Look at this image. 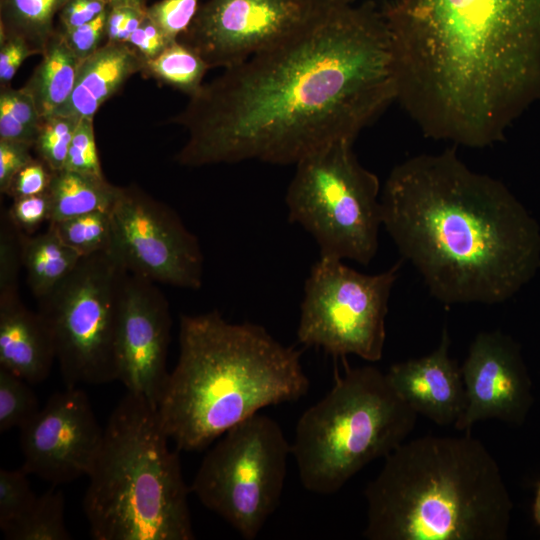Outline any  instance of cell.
<instances>
[{
  "label": "cell",
  "instance_id": "cell-1",
  "mask_svg": "<svg viewBox=\"0 0 540 540\" xmlns=\"http://www.w3.org/2000/svg\"><path fill=\"white\" fill-rule=\"evenodd\" d=\"M396 101L389 29L371 2L321 9L297 33L204 83L171 122L181 166L295 165Z\"/></svg>",
  "mask_w": 540,
  "mask_h": 540
},
{
  "label": "cell",
  "instance_id": "cell-2",
  "mask_svg": "<svg viewBox=\"0 0 540 540\" xmlns=\"http://www.w3.org/2000/svg\"><path fill=\"white\" fill-rule=\"evenodd\" d=\"M382 12L396 101L426 137L484 148L540 101V0H395Z\"/></svg>",
  "mask_w": 540,
  "mask_h": 540
},
{
  "label": "cell",
  "instance_id": "cell-3",
  "mask_svg": "<svg viewBox=\"0 0 540 540\" xmlns=\"http://www.w3.org/2000/svg\"><path fill=\"white\" fill-rule=\"evenodd\" d=\"M382 226L443 304H498L540 268V226L500 180L454 149L395 166L381 191Z\"/></svg>",
  "mask_w": 540,
  "mask_h": 540
},
{
  "label": "cell",
  "instance_id": "cell-4",
  "mask_svg": "<svg viewBox=\"0 0 540 540\" xmlns=\"http://www.w3.org/2000/svg\"><path fill=\"white\" fill-rule=\"evenodd\" d=\"M310 381L301 352L263 326L213 310L183 314L179 356L157 409L179 451H202L262 408L294 402Z\"/></svg>",
  "mask_w": 540,
  "mask_h": 540
},
{
  "label": "cell",
  "instance_id": "cell-5",
  "mask_svg": "<svg viewBox=\"0 0 540 540\" xmlns=\"http://www.w3.org/2000/svg\"><path fill=\"white\" fill-rule=\"evenodd\" d=\"M364 497L369 540H505L513 509L495 458L470 433L406 440Z\"/></svg>",
  "mask_w": 540,
  "mask_h": 540
},
{
  "label": "cell",
  "instance_id": "cell-6",
  "mask_svg": "<svg viewBox=\"0 0 540 540\" xmlns=\"http://www.w3.org/2000/svg\"><path fill=\"white\" fill-rule=\"evenodd\" d=\"M157 409L127 392L110 414L83 510L95 540H193L190 487Z\"/></svg>",
  "mask_w": 540,
  "mask_h": 540
},
{
  "label": "cell",
  "instance_id": "cell-7",
  "mask_svg": "<svg viewBox=\"0 0 540 540\" xmlns=\"http://www.w3.org/2000/svg\"><path fill=\"white\" fill-rule=\"evenodd\" d=\"M418 414L374 366L350 368L300 416L291 455L303 487L338 492L370 462L406 441Z\"/></svg>",
  "mask_w": 540,
  "mask_h": 540
},
{
  "label": "cell",
  "instance_id": "cell-8",
  "mask_svg": "<svg viewBox=\"0 0 540 540\" xmlns=\"http://www.w3.org/2000/svg\"><path fill=\"white\" fill-rule=\"evenodd\" d=\"M294 166L285 195L289 221L314 238L320 256L368 265L379 246L382 190L353 143L331 144Z\"/></svg>",
  "mask_w": 540,
  "mask_h": 540
},
{
  "label": "cell",
  "instance_id": "cell-9",
  "mask_svg": "<svg viewBox=\"0 0 540 540\" xmlns=\"http://www.w3.org/2000/svg\"><path fill=\"white\" fill-rule=\"evenodd\" d=\"M128 271L110 251L82 257L38 312L68 388L117 381V332Z\"/></svg>",
  "mask_w": 540,
  "mask_h": 540
},
{
  "label": "cell",
  "instance_id": "cell-10",
  "mask_svg": "<svg viewBox=\"0 0 540 540\" xmlns=\"http://www.w3.org/2000/svg\"><path fill=\"white\" fill-rule=\"evenodd\" d=\"M289 455L291 445L280 425L258 412L207 452L191 493L243 539L254 540L279 506Z\"/></svg>",
  "mask_w": 540,
  "mask_h": 540
},
{
  "label": "cell",
  "instance_id": "cell-11",
  "mask_svg": "<svg viewBox=\"0 0 540 540\" xmlns=\"http://www.w3.org/2000/svg\"><path fill=\"white\" fill-rule=\"evenodd\" d=\"M400 263L368 275L343 260L319 256L304 285L297 328L299 343L334 357L356 355L370 362L383 356L385 321Z\"/></svg>",
  "mask_w": 540,
  "mask_h": 540
},
{
  "label": "cell",
  "instance_id": "cell-12",
  "mask_svg": "<svg viewBox=\"0 0 540 540\" xmlns=\"http://www.w3.org/2000/svg\"><path fill=\"white\" fill-rule=\"evenodd\" d=\"M110 216V252L128 273L173 287L201 288L199 240L170 206L137 185L118 186Z\"/></svg>",
  "mask_w": 540,
  "mask_h": 540
},
{
  "label": "cell",
  "instance_id": "cell-13",
  "mask_svg": "<svg viewBox=\"0 0 540 540\" xmlns=\"http://www.w3.org/2000/svg\"><path fill=\"white\" fill-rule=\"evenodd\" d=\"M319 10L306 0H206L178 41L210 69H227L285 41Z\"/></svg>",
  "mask_w": 540,
  "mask_h": 540
},
{
  "label": "cell",
  "instance_id": "cell-14",
  "mask_svg": "<svg viewBox=\"0 0 540 540\" xmlns=\"http://www.w3.org/2000/svg\"><path fill=\"white\" fill-rule=\"evenodd\" d=\"M19 432L22 468L57 486L88 476L104 427L85 391L66 387L50 396Z\"/></svg>",
  "mask_w": 540,
  "mask_h": 540
},
{
  "label": "cell",
  "instance_id": "cell-15",
  "mask_svg": "<svg viewBox=\"0 0 540 540\" xmlns=\"http://www.w3.org/2000/svg\"><path fill=\"white\" fill-rule=\"evenodd\" d=\"M155 284L128 274L118 322L117 381L158 406L170 373L172 319L169 303Z\"/></svg>",
  "mask_w": 540,
  "mask_h": 540
},
{
  "label": "cell",
  "instance_id": "cell-16",
  "mask_svg": "<svg viewBox=\"0 0 540 540\" xmlns=\"http://www.w3.org/2000/svg\"><path fill=\"white\" fill-rule=\"evenodd\" d=\"M466 405L454 427L470 433L478 421L524 423L534 402L532 383L519 344L503 332L483 331L470 344L461 366Z\"/></svg>",
  "mask_w": 540,
  "mask_h": 540
},
{
  "label": "cell",
  "instance_id": "cell-17",
  "mask_svg": "<svg viewBox=\"0 0 540 540\" xmlns=\"http://www.w3.org/2000/svg\"><path fill=\"white\" fill-rule=\"evenodd\" d=\"M450 338L443 330L431 353L390 366L386 372L399 396L419 415L439 426L455 425L465 405L461 367L449 354Z\"/></svg>",
  "mask_w": 540,
  "mask_h": 540
},
{
  "label": "cell",
  "instance_id": "cell-18",
  "mask_svg": "<svg viewBox=\"0 0 540 540\" xmlns=\"http://www.w3.org/2000/svg\"><path fill=\"white\" fill-rule=\"evenodd\" d=\"M55 360L54 341L39 312L20 296L0 300V367L33 385L46 380Z\"/></svg>",
  "mask_w": 540,
  "mask_h": 540
},
{
  "label": "cell",
  "instance_id": "cell-19",
  "mask_svg": "<svg viewBox=\"0 0 540 540\" xmlns=\"http://www.w3.org/2000/svg\"><path fill=\"white\" fill-rule=\"evenodd\" d=\"M143 63L127 43L106 42L81 61L70 97L54 114L94 118L130 77L141 72Z\"/></svg>",
  "mask_w": 540,
  "mask_h": 540
},
{
  "label": "cell",
  "instance_id": "cell-20",
  "mask_svg": "<svg viewBox=\"0 0 540 540\" xmlns=\"http://www.w3.org/2000/svg\"><path fill=\"white\" fill-rule=\"evenodd\" d=\"M41 56L22 88L31 95L43 118L54 114L68 100L81 61L57 29Z\"/></svg>",
  "mask_w": 540,
  "mask_h": 540
},
{
  "label": "cell",
  "instance_id": "cell-21",
  "mask_svg": "<svg viewBox=\"0 0 540 540\" xmlns=\"http://www.w3.org/2000/svg\"><path fill=\"white\" fill-rule=\"evenodd\" d=\"M81 258L49 224L45 232L37 235L22 232V263L27 284L37 300L53 291Z\"/></svg>",
  "mask_w": 540,
  "mask_h": 540
},
{
  "label": "cell",
  "instance_id": "cell-22",
  "mask_svg": "<svg viewBox=\"0 0 540 540\" xmlns=\"http://www.w3.org/2000/svg\"><path fill=\"white\" fill-rule=\"evenodd\" d=\"M117 189L118 186L110 184L105 177L67 169L53 171L47 191L51 203L50 221L96 211L110 212Z\"/></svg>",
  "mask_w": 540,
  "mask_h": 540
},
{
  "label": "cell",
  "instance_id": "cell-23",
  "mask_svg": "<svg viewBox=\"0 0 540 540\" xmlns=\"http://www.w3.org/2000/svg\"><path fill=\"white\" fill-rule=\"evenodd\" d=\"M67 0H0V38L24 39L42 54L55 33V18Z\"/></svg>",
  "mask_w": 540,
  "mask_h": 540
},
{
  "label": "cell",
  "instance_id": "cell-24",
  "mask_svg": "<svg viewBox=\"0 0 540 540\" xmlns=\"http://www.w3.org/2000/svg\"><path fill=\"white\" fill-rule=\"evenodd\" d=\"M209 69L198 53L177 40L157 57L144 61L140 73L191 97L203 86Z\"/></svg>",
  "mask_w": 540,
  "mask_h": 540
},
{
  "label": "cell",
  "instance_id": "cell-25",
  "mask_svg": "<svg viewBox=\"0 0 540 540\" xmlns=\"http://www.w3.org/2000/svg\"><path fill=\"white\" fill-rule=\"evenodd\" d=\"M65 498L54 487L37 496L31 507L3 532L8 540H70L66 528Z\"/></svg>",
  "mask_w": 540,
  "mask_h": 540
},
{
  "label": "cell",
  "instance_id": "cell-26",
  "mask_svg": "<svg viewBox=\"0 0 540 540\" xmlns=\"http://www.w3.org/2000/svg\"><path fill=\"white\" fill-rule=\"evenodd\" d=\"M62 241L81 257L110 251L112 223L110 212H90L59 221L48 222Z\"/></svg>",
  "mask_w": 540,
  "mask_h": 540
},
{
  "label": "cell",
  "instance_id": "cell-27",
  "mask_svg": "<svg viewBox=\"0 0 540 540\" xmlns=\"http://www.w3.org/2000/svg\"><path fill=\"white\" fill-rule=\"evenodd\" d=\"M42 117L23 88L0 87V140L33 146Z\"/></svg>",
  "mask_w": 540,
  "mask_h": 540
},
{
  "label": "cell",
  "instance_id": "cell-28",
  "mask_svg": "<svg viewBox=\"0 0 540 540\" xmlns=\"http://www.w3.org/2000/svg\"><path fill=\"white\" fill-rule=\"evenodd\" d=\"M40 408L31 384L0 367V432L21 428Z\"/></svg>",
  "mask_w": 540,
  "mask_h": 540
},
{
  "label": "cell",
  "instance_id": "cell-29",
  "mask_svg": "<svg viewBox=\"0 0 540 540\" xmlns=\"http://www.w3.org/2000/svg\"><path fill=\"white\" fill-rule=\"evenodd\" d=\"M72 116L52 114L43 117L33 151L52 171L64 168L68 149L78 123Z\"/></svg>",
  "mask_w": 540,
  "mask_h": 540
},
{
  "label": "cell",
  "instance_id": "cell-30",
  "mask_svg": "<svg viewBox=\"0 0 540 540\" xmlns=\"http://www.w3.org/2000/svg\"><path fill=\"white\" fill-rule=\"evenodd\" d=\"M22 263V231L12 222L7 209L0 215V300L19 297Z\"/></svg>",
  "mask_w": 540,
  "mask_h": 540
},
{
  "label": "cell",
  "instance_id": "cell-31",
  "mask_svg": "<svg viewBox=\"0 0 540 540\" xmlns=\"http://www.w3.org/2000/svg\"><path fill=\"white\" fill-rule=\"evenodd\" d=\"M28 473L20 469L0 470V529L14 524L31 507L36 499Z\"/></svg>",
  "mask_w": 540,
  "mask_h": 540
},
{
  "label": "cell",
  "instance_id": "cell-32",
  "mask_svg": "<svg viewBox=\"0 0 540 540\" xmlns=\"http://www.w3.org/2000/svg\"><path fill=\"white\" fill-rule=\"evenodd\" d=\"M200 6L201 0H160L147 6L146 14L174 42L189 29Z\"/></svg>",
  "mask_w": 540,
  "mask_h": 540
},
{
  "label": "cell",
  "instance_id": "cell-33",
  "mask_svg": "<svg viewBox=\"0 0 540 540\" xmlns=\"http://www.w3.org/2000/svg\"><path fill=\"white\" fill-rule=\"evenodd\" d=\"M63 169L104 177L96 147L93 118L78 120Z\"/></svg>",
  "mask_w": 540,
  "mask_h": 540
},
{
  "label": "cell",
  "instance_id": "cell-34",
  "mask_svg": "<svg viewBox=\"0 0 540 540\" xmlns=\"http://www.w3.org/2000/svg\"><path fill=\"white\" fill-rule=\"evenodd\" d=\"M12 222L24 233L32 234L44 221H50L51 203L48 192L13 199L7 209Z\"/></svg>",
  "mask_w": 540,
  "mask_h": 540
},
{
  "label": "cell",
  "instance_id": "cell-35",
  "mask_svg": "<svg viewBox=\"0 0 540 540\" xmlns=\"http://www.w3.org/2000/svg\"><path fill=\"white\" fill-rule=\"evenodd\" d=\"M108 8L94 20L62 33L67 45L82 61L106 43V18Z\"/></svg>",
  "mask_w": 540,
  "mask_h": 540
},
{
  "label": "cell",
  "instance_id": "cell-36",
  "mask_svg": "<svg viewBox=\"0 0 540 540\" xmlns=\"http://www.w3.org/2000/svg\"><path fill=\"white\" fill-rule=\"evenodd\" d=\"M52 174L53 171L43 161L34 157L15 174L4 195L15 199L45 193Z\"/></svg>",
  "mask_w": 540,
  "mask_h": 540
},
{
  "label": "cell",
  "instance_id": "cell-37",
  "mask_svg": "<svg viewBox=\"0 0 540 540\" xmlns=\"http://www.w3.org/2000/svg\"><path fill=\"white\" fill-rule=\"evenodd\" d=\"M147 7H108L106 18V42L127 43L146 17Z\"/></svg>",
  "mask_w": 540,
  "mask_h": 540
},
{
  "label": "cell",
  "instance_id": "cell-38",
  "mask_svg": "<svg viewBox=\"0 0 540 540\" xmlns=\"http://www.w3.org/2000/svg\"><path fill=\"white\" fill-rule=\"evenodd\" d=\"M36 52L22 38H0V87L10 85L22 63Z\"/></svg>",
  "mask_w": 540,
  "mask_h": 540
},
{
  "label": "cell",
  "instance_id": "cell-39",
  "mask_svg": "<svg viewBox=\"0 0 540 540\" xmlns=\"http://www.w3.org/2000/svg\"><path fill=\"white\" fill-rule=\"evenodd\" d=\"M27 143L0 140V192L5 194L15 174L34 157Z\"/></svg>",
  "mask_w": 540,
  "mask_h": 540
},
{
  "label": "cell",
  "instance_id": "cell-40",
  "mask_svg": "<svg viewBox=\"0 0 540 540\" xmlns=\"http://www.w3.org/2000/svg\"><path fill=\"white\" fill-rule=\"evenodd\" d=\"M170 43L147 14L127 42L143 61L157 57Z\"/></svg>",
  "mask_w": 540,
  "mask_h": 540
},
{
  "label": "cell",
  "instance_id": "cell-41",
  "mask_svg": "<svg viewBox=\"0 0 540 540\" xmlns=\"http://www.w3.org/2000/svg\"><path fill=\"white\" fill-rule=\"evenodd\" d=\"M107 8L103 0H67L58 15L57 29L68 31L79 27L97 18Z\"/></svg>",
  "mask_w": 540,
  "mask_h": 540
},
{
  "label": "cell",
  "instance_id": "cell-42",
  "mask_svg": "<svg viewBox=\"0 0 540 540\" xmlns=\"http://www.w3.org/2000/svg\"><path fill=\"white\" fill-rule=\"evenodd\" d=\"M317 9H329L354 4L355 0H306Z\"/></svg>",
  "mask_w": 540,
  "mask_h": 540
},
{
  "label": "cell",
  "instance_id": "cell-43",
  "mask_svg": "<svg viewBox=\"0 0 540 540\" xmlns=\"http://www.w3.org/2000/svg\"><path fill=\"white\" fill-rule=\"evenodd\" d=\"M108 7L113 6H136V7H147V0H103Z\"/></svg>",
  "mask_w": 540,
  "mask_h": 540
},
{
  "label": "cell",
  "instance_id": "cell-44",
  "mask_svg": "<svg viewBox=\"0 0 540 540\" xmlns=\"http://www.w3.org/2000/svg\"><path fill=\"white\" fill-rule=\"evenodd\" d=\"M533 516L536 523L540 526V483L537 486L534 504H533Z\"/></svg>",
  "mask_w": 540,
  "mask_h": 540
}]
</instances>
